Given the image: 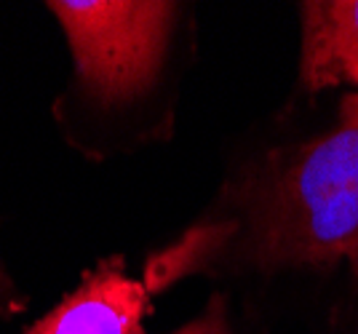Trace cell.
Listing matches in <instances>:
<instances>
[{
    "label": "cell",
    "mask_w": 358,
    "mask_h": 334,
    "mask_svg": "<svg viewBox=\"0 0 358 334\" xmlns=\"http://www.w3.org/2000/svg\"><path fill=\"white\" fill-rule=\"evenodd\" d=\"M348 259L358 278V92L334 129L270 150L224 187L214 212L150 257L145 289L214 270H278Z\"/></svg>",
    "instance_id": "6da1fadb"
},
{
    "label": "cell",
    "mask_w": 358,
    "mask_h": 334,
    "mask_svg": "<svg viewBox=\"0 0 358 334\" xmlns=\"http://www.w3.org/2000/svg\"><path fill=\"white\" fill-rule=\"evenodd\" d=\"M48 11L67 35L78 80L102 102L134 99L158 78L177 19L174 3L54 0Z\"/></svg>",
    "instance_id": "7a4b0ae2"
},
{
    "label": "cell",
    "mask_w": 358,
    "mask_h": 334,
    "mask_svg": "<svg viewBox=\"0 0 358 334\" xmlns=\"http://www.w3.org/2000/svg\"><path fill=\"white\" fill-rule=\"evenodd\" d=\"M148 313L145 284L126 275L123 257H110L22 334H145L142 321Z\"/></svg>",
    "instance_id": "3957f363"
},
{
    "label": "cell",
    "mask_w": 358,
    "mask_h": 334,
    "mask_svg": "<svg viewBox=\"0 0 358 334\" xmlns=\"http://www.w3.org/2000/svg\"><path fill=\"white\" fill-rule=\"evenodd\" d=\"M299 73L310 94L358 86V0L302 3Z\"/></svg>",
    "instance_id": "277c9868"
},
{
    "label": "cell",
    "mask_w": 358,
    "mask_h": 334,
    "mask_svg": "<svg viewBox=\"0 0 358 334\" xmlns=\"http://www.w3.org/2000/svg\"><path fill=\"white\" fill-rule=\"evenodd\" d=\"M177 334H233L227 324V307H224L222 294H214L203 310V316L190 321L187 326H182Z\"/></svg>",
    "instance_id": "5b68a950"
},
{
    "label": "cell",
    "mask_w": 358,
    "mask_h": 334,
    "mask_svg": "<svg viewBox=\"0 0 358 334\" xmlns=\"http://www.w3.org/2000/svg\"><path fill=\"white\" fill-rule=\"evenodd\" d=\"M24 307V297L19 294L16 284L11 281V275L3 270L0 265V319H8Z\"/></svg>",
    "instance_id": "8992f818"
}]
</instances>
